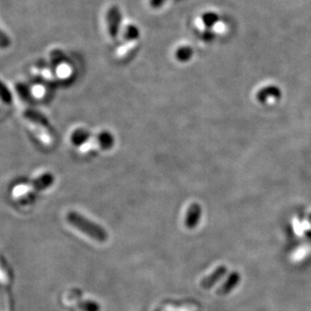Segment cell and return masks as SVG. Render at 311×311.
Returning <instances> with one entry per match:
<instances>
[{
    "label": "cell",
    "instance_id": "2",
    "mask_svg": "<svg viewBox=\"0 0 311 311\" xmlns=\"http://www.w3.org/2000/svg\"><path fill=\"white\" fill-rule=\"evenodd\" d=\"M23 117L29 123V126L33 132L43 144L49 145L55 141L54 134L49 127L48 121L41 114L35 110H27L24 111Z\"/></svg>",
    "mask_w": 311,
    "mask_h": 311
},
{
    "label": "cell",
    "instance_id": "5",
    "mask_svg": "<svg viewBox=\"0 0 311 311\" xmlns=\"http://www.w3.org/2000/svg\"><path fill=\"white\" fill-rule=\"evenodd\" d=\"M90 139V133L88 130L84 128H78L70 136L71 143L75 146L81 147L83 144H85Z\"/></svg>",
    "mask_w": 311,
    "mask_h": 311
},
{
    "label": "cell",
    "instance_id": "4",
    "mask_svg": "<svg viewBox=\"0 0 311 311\" xmlns=\"http://www.w3.org/2000/svg\"><path fill=\"white\" fill-rule=\"evenodd\" d=\"M98 150H108L114 145V137L108 131H102L93 137Z\"/></svg>",
    "mask_w": 311,
    "mask_h": 311
},
{
    "label": "cell",
    "instance_id": "7",
    "mask_svg": "<svg viewBox=\"0 0 311 311\" xmlns=\"http://www.w3.org/2000/svg\"><path fill=\"white\" fill-rule=\"evenodd\" d=\"M138 47V41L122 42L117 48V57L120 59H127L132 56Z\"/></svg>",
    "mask_w": 311,
    "mask_h": 311
},
{
    "label": "cell",
    "instance_id": "11",
    "mask_svg": "<svg viewBox=\"0 0 311 311\" xmlns=\"http://www.w3.org/2000/svg\"><path fill=\"white\" fill-rule=\"evenodd\" d=\"M81 307L85 310V311H98L99 310V306L98 304L96 303H90V302H86V303H83L81 305Z\"/></svg>",
    "mask_w": 311,
    "mask_h": 311
},
{
    "label": "cell",
    "instance_id": "9",
    "mask_svg": "<svg viewBox=\"0 0 311 311\" xmlns=\"http://www.w3.org/2000/svg\"><path fill=\"white\" fill-rule=\"evenodd\" d=\"M0 101L5 104H10L12 101L10 91L5 87V85L2 82H0Z\"/></svg>",
    "mask_w": 311,
    "mask_h": 311
},
{
    "label": "cell",
    "instance_id": "3",
    "mask_svg": "<svg viewBox=\"0 0 311 311\" xmlns=\"http://www.w3.org/2000/svg\"><path fill=\"white\" fill-rule=\"evenodd\" d=\"M107 30L110 38L116 39L121 25V12L117 6H111L107 12Z\"/></svg>",
    "mask_w": 311,
    "mask_h": 311
},
{
    "label": "cell",
    "instance_id": "8",
    "mask_svg": "<svg viewBox=\"0 0 311 311\" xmlns=\"http://www.w3.org/2000/svg\"><path fill=\"white\" fill-rule=\"evenodd\" d=\"M54 183V176L50 173H44L38 177L37 179L34 180L33 183V188L37 191H42L47 189L48 187L51 186V184Z\"/></svg>",
    "mask_w": 311,
    "mask_h": 311
},
{
    "label": "cell",
    "instance_id": "10",
    "mask_svg": "<svg viewBox=\"0 0 311 311\" xmlns=\"http://www.w3.org/2000/svg\"><path fill=\"white\" fill-rule=\"evenodd\" d=\"M10 45V39L9 38L2 33V31H0V48H6Z\"/></svg>",
    "mask_w": 311,
    "mask_h": 311
},
{
    "label": "cell",
    "instance_id": "1",
    "mask_svg": "<svg viewBox=\"0 0 311 311\" xmlns=\"http://www.w3.org/2000/svg\"><path fill=\"white\" fill-rule=\"evenodd\" d=\"M67 220L73 227L82 231L84 234L88 235L90 238L98 242L104 243L108 239V234L105 230L80 214L76 212H70L67 215Z\"/></svg>",
    "mask_w": 311,
    "mask_h": 311
},
{
    "label": "cell",
    "instance_id": "6",
    "mask_svg": "<svg viewBox=\"0 0 311 311\" xmlns=\"http://www.w3.org/2000/svg\"><path fill=\"white\" fill-rule=\"evenodd\" d=\"M139 36H140V33L136 25L132 23H128L125 25V28L122 32V40L123 42L138 41Z\"/></svg>",
    "mask_w": 311,
    "mask_h": 311
},
{
    "label": "cell",
    "instance_id": "12",
    "mask_svg": "<svg viewBox=\"0 0 311 311\" xmlns=\"http://www.w3.org/2000/svg\"><path fill=\"white\" fill-rule=\"evenodd\" d=\"M165 0H150V5L154 8H156L158 6H160Z\"/></svg>",
    "mask_w": 311,
    "mask_h": 311
}]
</instances>
